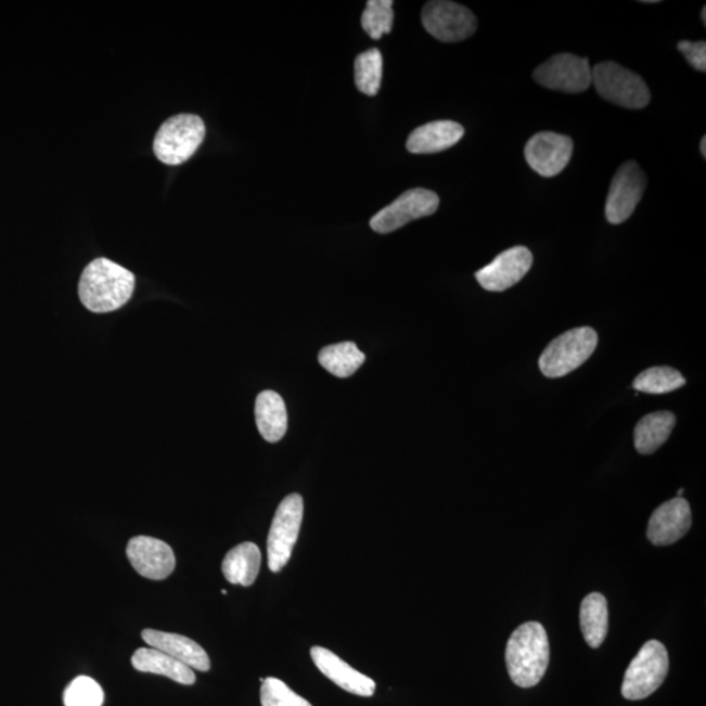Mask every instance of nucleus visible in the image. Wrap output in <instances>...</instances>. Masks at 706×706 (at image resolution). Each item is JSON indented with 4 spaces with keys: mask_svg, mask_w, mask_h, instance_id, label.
Masks as SVG:
<instances>
[{
    "mask_svg": "<svg viewBox=\"0 0 706 706\" xmlns=\"http://www.w3.org/2000/svg\"><path fill=\"white\" fill-rule=\"evenodd\" d=\"M136 288V275L107 258H97L81 273L79 297L92 313H111L127 303Z\"/></svg>",
    "mask_w": 706,
    "mask_h": 706,
    "instance_id": "nucleus-1",
    "label": "nucleus"
},
{
    "mask_svg": "<svg viewBox=\"0 0 706 706\" xmlns=\"http://www.w3.org/2000/svg\"><path fill=\"white\" fill-rule=\"evenodd\" d=\"M509 676L521 689L536 686L550 664V641L538 621L525 622L512 633L506 644Z\"/></svg>",
    "mask_w": 706,
    "mask_h": 706,
    "instance_id": "nucleus-2",
    "label": "nucleus"
},
{
    "mask_svg": "<svg viewBox=\"0 0 706 706\" xmlns=\"http://www.w3.org/2000/svg\"><path fill=\"white\" fill-rule=\"evenodd\" d=\"M206 137V125L195 114H178L170 117L158 129L154 152L158 161L167 165L188 162Z\"/></svg>",
    "mask_w": 706,
    "mask_h": 706,
    "instance_id": "nucleus-3",
    "label": "nucleus"
},
{
    "mask_svg": "<svg viewBox=\"0 0 706 706\" xmlns=\"http://www.w3.org/2000/svg\"><path fill=\"white\" fill-rule=\"evenodd\" d=\"M598 335L591 328H577L557 336L539 359L540 372L549 378L564 377L594 354Z\"/></svg>",
    "mask_w": 706,
    "mask_h": 706,
    "instance_id": "nucleus-4",
    "label": "nucleus"
},
{
    "mask_svg": "<svg viewBox=\"0 0 706 706\" xmlns=\"http://www.w3.org/2000/svg\"><path fill=\"white\" fill-rule=\"evenodd\" d=\"M670 660L663 642L647 641L628 666L621 693L627 699H644L664 684L669 673Z\"/></svg>",
    "mask_w": 706,
    "mask_h": 706,
    "instance_id": "nucleus-5",
    "label": "nucleus"
},
{
    "mask_svg": "<svg viewBox=\"0 0 706 706\" xmlns=\"http://www.w3.org/2000/svg\"><path fill=\"white\" fill-rule=\"evenodd\" d=\"M593 85L604 100L628 110H642L652 94L641 76L615 62H602L594 68Z\"/></svg>",
    "mask_w": 706,
    "mask_h": 706,
    "instance_id": "nucleus-6",
    "label": "nucleus"
},
{
    "mask_svg": "<svg viewBox=\"0 0 706 706\" xmlns=\"http://www.w3.org/2000/svg\"><path fill=\"white\" fill-rule=\"evenodd\" d=\"M303 517L304 501L300 495L292 493L280 502L267 538V557L273 574H278L290 562L300 534Z\"/></svg>",
    "mask_w": 706,
    "mask_h": 706,
    "instance_id": "nucleus-7",
    "label": "nucleus"
},
{
    "mask_svg": "<svg viewBox=\"0 0 706 706\" xmlns=\"http://www.w3.org/2000/svg\"><path fill=\"white\" fill-rule=\"evenodd\" d=\"M422 22L429 35L442 42H461L473 36L478 28L476 17L463 5L435 0L424 5Z\"/></svg>",
    "mask_w": 706,
    "mask_h": 706,
    "instance_id": "nucleus-8",
    "label": "nucleus"
},
{
    "mask_svg": "<svg viewBox=\"0 0 706 706\" xmlns=\"http://www.w3.org/2000/svg\"><path fill=\"white\" fill-rule=\"evenodd\" d=\"M438 206L440 198L436 193L427 189H412L375 214L371 219V228L381 234L391 233L413 220L434 215Z\"/></svg>",
    "mask_w": 706,
    "mask_h": 706,
    "instance_id": "nucleus-9",
    "label": "nucleus"
},
{
    "mask_svg": "<svg viewBox=\"0 0 706 706\" xmlns=\"http://www.w3.org/2000/svg\"><path fill=\"white\" fill-rule=\"evenodd\" d=\"M534 79L544 88L565 93H582L593 85L588 59L574 54H557L534 72Z\"/></svg>",
    "mask_w": 706,
    "mask_h": 706,
    "instance_id": "nucleus-10",
    "label": "nucleus"
},
{
    "mask_svg": "<svg viewBox=\"0 0 706 706\" xmlns=\"http://www.w3.org/2000/svg\"><path fill=\"white\" fill-rule=\"evenodd\" d=\"M646 188L644 170L636 162H627L616 171L606 201V219L621 224L634 213Z\"/></svg>",
    "mask_w": 706,
    "mask_h": 706,
    "instance_id": "nucleus-11",
    "label": "nucleus"
},
{
    "mask_svg": "<svg viewBox=\"0 0 706 706\" xmlns=\"http://www.w3.org/2000/svg\"><path fill=\"white\" fill-rule=\"evenodd\" d=\"M574 154V140L562 133L543 131L534 136L525 147V156L538 175L555 177L567 168Z\"/></svg>",
    "mask_w": 706,
    "mask_h": 706,
    "instance_id": "nucleus-12",
    "label": "nucleus"
},
{
    "mask_svg": "<svg viewBox=\"0 0 706 706\" xmlns=\"http://www.w3.org/2000/svg\"><path fill=\"white\" fill-rule=\"evenodd\" d=\"M532 254L525 246H514L502 252L491 264L475 273L483 288L504 292L521 282L532 266Z\"/></svg>",
    "mask_w": 706,
    "mask_h": 706,
    "instance_id": "nucleus-13",
    "label": "nucleus"
},
{
    "mask_svg": "<svg viewBox=\"0 0 706 706\" xmlns=\"http://www.w3.org/2000/svg\"><path fill=\"white\" fill-rule=\"evenodd\" d=\"M127 557L140 576L162 581L176 568V556L168 543L152 537H136L127 544Z\"/></svg>",
    "mask_w": 706,
    "mask_h": 706,
    "instance_id": "nucleus-14",
    "label": "nucleus"
},
{
    "mask_svg": "<svg viewBox=\"0 0 706 706\" xmlns=\"http://www.w3.org/2000/svg\"><path fill=\"white\" fill-rule=\"evenodd\" d=\"M692 526L689 501L676 498L655 509L647 526V539L654 545H670L682 539Z\"/></svg>",
    "mask_w": 706,
    "mask_h": 706,
    "instance_id": "nucleus-15",
    "label": "nucleus"
},
{
    "mask_svg": "<svg viewBox=\"0 0 706 706\" xmlns=\"http://www.w3.org/2000/svg\"><path fill=\"white\" fill-rule=\"evenodd\" d=\"M311 659L324 677L356 696L371 697L375 692V682L372 678L355 670L342 658L326 647L315 646L310 649Z\"/></svg>",
    "mask_w": 706,
    "mask_h": 706,
    "instance_id": "nucleus-16",
    "label": "nucleus"
},
{
    "mask_svg": "<svg viewBox=\"0 0 706 706\" xmlns=\"http://www.w3.org/2000/svg\"><path fill=\"white\" fill-rule=\"evenodd\" d=\"M142 638L145 644L169 654L190 669L202 672L211 669V660L205 649L187 636L144 629Z\"/></svg>",
    "mask_w": 706,
    "mask_h": 706,
    "instance_id": "nucleus-17",
    "label": "nucleus"
},
{
    "mask_svg": "<svg viewBox=\"0 0 706 706\" xmlns=\"http://www.w3.org/2000/svg\"><path fill=\"white\" fill-rule=\"evenodd\" d=\"M463 136L462 125L453 120H435L413 130L407 139L406 147L415 155L437 154L453 147Z\"/></svg>",
    "mask_w": 706,
    "mask_h": 706,
    "instance_id": "nucleus-18",
    "label": "nucleus"
},
{
    "mask_svg": "<svg viewBox=\"0 0 706 706\" xmlns=\"http://www.w3.org/2000/svg\"><path fill=\"white\" fill-rule=\"evenodd\" d=\"M133 669L167 677L183 685L195 683L193 669L155 647H140L131 658Z\"/></svg>",
    "mask_w": 706,
    "mask_h": 706,
    "instance_id": "nucleus-19",
    "label": "nucleus"
},
{
    "mask_svg": "<svg viewBox=\"0 0 706 706\" xmlns=\"http://www.w3.org/2000/svg\"><path fill=\"white\" fill-rule=\"evenodd\" d=\"M260 562H262V553L256 543H241L229 551L222 560V575L228 582L252 587L257 580Z\"/></svg>",
    "mask_w": 706,
    "mask_h": 706,
    "instance_id": "nucleus-20",
    "label": "nucleus"
},
{
    "mask_svg": "<svg viewBox=\"0 0 706 706\" xmlns=\"http://www.w3.org/2000/svg\"><path fill=\"white\" fill-rule=\"evenodd\" d=\"M256 422L259 434L266 441L282 440L288 428L287 409L278 393L266 390L256 400Z\"/></svg>",
    "mask_w": 706,
    "mask_h": 706,
    "instance_id": "nucleus-21",
    "label": "nucleus"
},
{
    "mask_svg": "<svg viewBox=\"0 0 706 706\" xmlns=\"http://www.w3.org/2000/svg\"><path fill=\"white\" fill-rule=\"evenodd\" d=\"M677 418L669 411L649 413L634 428V447L640 454L649 455L669 440Z\"/></svg>",
    "mask_w": 706,
    "mask_h": 706,
    "instance_id": "nucleus-22",
    "label": "nucleus"
},
{
    "mask_svg": "<svg viewBox=\"0 0 706 706\" xmlns=\"http://www.w3.org/2000/svg\"><path fill=\"white\" fill-rule=\"evenodd\" d=\"M580 625L585 641L596 649L606 640L608 632V607L606 598L591 593L581 603Z\"/></svg>",
    "mask_w": 706,
    "mask_h": 706,
    "instance_id": "nucleus-23",
    "label": "nucleus"
},
{
    "mask_svg": "<svg viewBox=\"0 0 706 706\" xmlns=\"http://www.w3.org/2000/svg\"><path fill=\"white\" fill-rule=\"evenodd\" d=\"M318 360L329 373L339 378H347L364 364L365 355L355 343L343 342L339 345L324 347Z\"/></svg>",
    "mask_w": 706,
    "mask_h": 706,
    "instance_id": "nucleus-24",
    "label": "nucleus"
},
{
    "mask_svg": "<svg viewBox=\"0 0 706 706\" xmlns=\"http://www.w3.org/2000/svg\"><path fill=\"white\" fill-rule=\"evenodd\" d=\"M384 60L378 49H369L355 61V81L361 93L375 97L383 81Z\"/></svg>",
    "mask_w": 706,
    "mask_h": 706,
    "instance_id": "nucleus-25",
    "label": "nucleus"
},
{
    "mask_svg": "<svg viewBox=\"0 0 706 706\" xmlns=\"http://www.w3.org/2000/svg\"><path fill=\"white\" fill-rule=\"evenodd\" d=\"M685 385V378L677 369L653 367L640 373L633 381V389L646 394H667Z\"/></svg>",
    "mask_w": 706,
    "mask_h": 706,
    "instance_id": "nucleus-26",
    "label": "nucleus"
},
{
    "mask_svg": "<svg viewBox=\"0 0 706 706\" xmlns=\"http://www.w3.org/2000/svg\"><path fill=\"white\" fill-rule=\"evenodd\" d=\"M391 0H369L361 16L362 29L372 40H380L393 29L394 11Z\"/></svg>",
    "mask_w": 706,
    "mask_h": 706,
    "instance_id": "nucleus-27",
    "label": "nucleus"
},
{
    "mask_svg": "<svg viewBox=\"0 0 706 706\" xmlns=\"http://www.w3.org/2000/svg\"><path fill=\"white\" fill-rule=\"evenodd\" d=\"M63 703L65 706H103L104 691L97 680L78 677L67 685Z\"/></svg>",
    "mask_w": 706,
    "mask_h": 706,
    "instance_id": "nucleus-28",
    "label": "nucleus"
},
{
    "mask_svg": "<svg viewBox=\"0 0 706 706\" xmlns=\"http://www.w3.org/2000/svg\"><path fill=\"white\" fill-rule=\"evenodd\" d=\"M262 706H313L278 678H266L260 689Z\"/></svg>",
    "mask_w": 706,
    "mask_h": 706,
    "instance_id": "nucleus-29",
    "label": "nucleus"
},
{
    "mask_svg": "<svg viewBox=\"0 0 706 706\" xmlns=\"http://www.w3.org/2000/svg\"><path fill=\"white\" fill-rule=\"evenodd\" d=\"M679 52H682L690 65L697 72H706V42L705 41H680Z\"/></svg>",
    "mask_w": 706,
    "mask_h": 706,
    "instance_id": "nucleus-30",
    "label": "nucleus"
},
{
    "mask_svg": "<svg viewBox=\"0 0 706 706\" xmlns=\"http://www.w3.org/2000/svg\"><path fill=\"white\" fill-rule=\"evenodd\" d=\"M699 151H702V155L705 158L706 157V138L703 137L702 143H699Z\"/></svg>",
    "mask_w": 706,
    "mask_h": 706,
    "instance_id": "nucleus-31",
    "label": "nucleus"
},
{
    "mask_svg": "<svg viewBox=\"0 0 706 706\" xmlns=\"http://www.w3.org/2000/svg\"><path fill=\"white\" fill-rule=\"evenodd\" d=\"M702 18H703V23L706 24V8L703 9Z\"/></svg>",
    "mask_w": 706,
    "mask_h": 706,
    "instance_id": "nucleus-32",
    "label": "nucleus"
},
{
    "mask_svg": "<svg viewBox=\"0 0 706 706\" xmlns=\"http://www.w3.org/2000/svg\"><path fill=\"white\" fill-rule=\"evenodd\" d=\"M683 493H684L683 489H679V491H678V498H682Z\"/></svg>",
    "mask_w": 706,
    "mask_h": 706,
    "instance_id": "nucleus-33",
    "label": "nucleus"
}]
</instances>
